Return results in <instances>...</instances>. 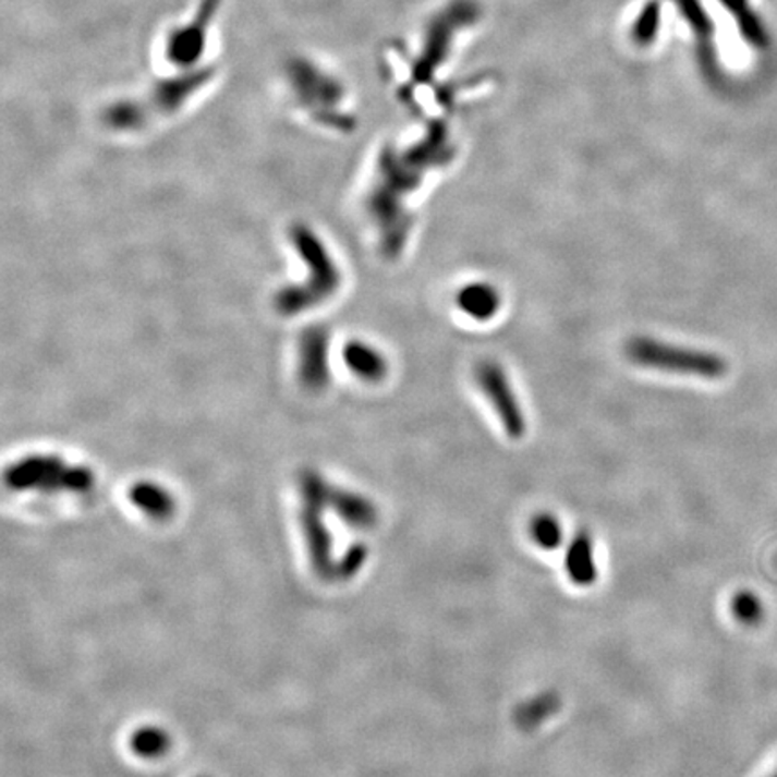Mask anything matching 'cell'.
Listing matches in <instances>:
<instances>
[{
  "mask_svg": "<svg viewBox=\"0 0 777 777\" xmlns=\"http://www.w3.org/2000/svg\"><path fill=\"white\" fill-rule=\"evenodd\" d=\"M627 355L633 364L646 369L699 376L704 380H718L727 373L726 359L713 351L669 344L652 337H635L629 340Z\"/></svg>",
  "mask_w": 777,
  "mask_h": 777,
  "instance_id": "1",
  "label": "cell"
},
{
  "mask_svg": "<svg viewBox=\"0 0 777 777\" xmlns=\"http://www.w3.org/2000/svg\"><path fill=\"white\" fill-rule=\"evenodd\" d=\"M475 380L484 398L488 400L499 417L506 434L511 439L522 438L525 433L524 411L520 408L519 398L502 366L495 361L479 362V366L475 369Z\"/></svg>",
  "mask_w": 777,
  "mask_h": 777,
  "instance_id": "2",
  "label": "cell"
},
{
  "mask_svg": "<svg viewBox=\"0 0 777 777\" xmlns=\"http://www.w3.org/2000/svg\"><path fill=\"white\" fill-rule=\"evenodd\" d=\"M567 574L571 582L580 587H588L597 580L596 558H594V542L588 533L582 531L572 538L566 555Z\"/></svg>",
  "mask_w": 777,
  "mask_h": 777,
  "instance_id": "3",
  "label": "cell"
},
{
  "mask_svg": "<svg viewBox=\"0 0 777 777\" xmlns=\"http://www.w3.org/2000/svg\"><path fill=\"white\" fill-rule=\"evenodd\" d=\"M456 303L470 319L484 323L499 312L500 294L491 284L470 283L459 290Z\"/></svg>",
  "mask_w": 777,
  "mask_h": 777,
  "instance_id": "4",
  "label": "cell"
},
{
  "mask_svg": "<svg viewBox=\"0 0 777 777\" xmlns=\"http://www.w3.org/2000/svg\"><path fill=\"white\" fill-rule=\"evenodd\" d=\"M344 356L351 369L355 371L356 375L364 378V380L378 381L386 376V359L367 344L353 342V344L348 345Z\"/></svg>",
  "mask_w": 777,
  "mask_h": 777,
  "instance_id": "5",
  "label": "cell"
},
{
  "mask_svg": "<svg viewBox=\"0 0 777 777\" xmlns=\"http://www.w3.org/2000/svg\"><path fill=\"white\" fill-rule=\"evenodd\" d=\"M558 709H560V696L551 691L542 693V695L520 705L515 713L517 726L522 727L525 731H531V729L542 726L547 718H551Z\"/></svg>",
  "mask_w": 777,
  "mask_h": 777,
  "instance_id": "6",
  "label": "cell"
},
{
  "mask_svg": "<svg viewBox=\"0 0 777 777\" xmlns=\"http://www.w3.org/2000/svg\"><path fill=\"white\" fill-rule=\"evenodd\" d=\"M531 538L542 547L555 551L563 541V527L551 513H538L530 524Z\"/></svg>",
  "mask_w": 777,
  "mask_h": 777,
  "instance_id": "7",
  "label": "cell"
},
{
  "mask_svg": "<svg viewBox=\"0 0 777 777\" xmlns=\"http://www.w3.org/2000/svg\"><path fill=\"white\" fill-rule=\"evenodd\" d=\"M731 610L740 623L749 624V627L762 623L763 614H765L760 597L752 593H738L732 597Z\"/></svg>",
  "mask_w": 777,
  "mask_h": 777,
  "instance_id": "8",
  "label": "cell"
},
{
  "mask_svg": "<svg viewBox=\"0 0 777 777\" xmlns=\"http://www.w3.org/2000/svg\"><path fill=\"white\" fill-rule=\"evenodd\" d=\"M773 777H777V774H776V776H773Z\"/></svg>",
  "mask_w": 777,
  "mask_h": 777,
  "instance_id": "9",
  "label": "cell"
}]
</instances>
